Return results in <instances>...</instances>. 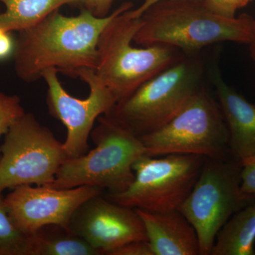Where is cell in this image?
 Returning a JSON list of instances; mask_svg holds the SVG:
<instances>
[{
    "label": "cell",
    "instance_id": "obj_1",
    "mask_svg": "<svg viewBox=\"0 0 255 255\" xmlns=\"http://www.w3.org/2000/svg\"><path fill=\"white\" fill-rule=\"evenodd\" d=\"M131 6L124 3L105 16H96L88 9L78 16H67L58 9L18 31L13 53L18 78L25 82H36L50 68L74 77L82 69L95 70L101 33L115 16Z\"/></svg>",
    "mask_w": 255,
    "mask_h": 255
},
{
    "label": "cell",
    "instance_id": "obj_2",
    "mask_svg": "<svg viewBox=\"0 0 255 255\" xmlns=\"http://www.w3.org/2000/svg\"><path fill=\"white\" fill-rule=\"evenodd\" d=\"M140 19L135 44L165 45L193 55L222 42L248 44L254 18L248 14L226 16L211 9L206 1L161 0L146 10Z\"/></svg>",
    "mask_w": 255,
    "mask_h": 255
},
{
    "label": "cell",
    "instance_id": "obj_3",
    "mask_svg": "<svg viewBox=\"0 0 255 255\" xmlns=\"http://www.w3.org/2000/svg\"><path fill=\"white\" fill-rule=\"evenodd\" d=\"M129 10L117 15L106 26L97 43L95 73L117 102L186 55L165 45L132 46L141 19L130 16Z\"/></svg>",
    "mask_w": 255,
    "mask_h": 255
},
{
    "label": "cell",
    "instance_id": "obj_4",
    "mask_svg": "<svg viewBox=\"0 0 255 255\" xmlns=\"http://www.w3.org/2000/svg\"><path fill=\"white\" fill-rule=\"evenodd\" d=\"M90 137L96 147L85 155L66 159L48 187L58 189L90 186L107 194L125 191L134 179L132 166L145 155L140 137L107 115L99 117Z\"/></svg>",
    "mask_w": 255,
    "mask_h": 255
},
{
    "label": "cell",
    "instance_id": "obj_5",
    "mask_svg": "<svg viewBox=\"0 0 255 255\" xmlns=\"http://www.w3.org/2000/svg\"><path fill=\"white\" fill-rule=\"evenodd\" d=\"M204 63L199 54L184 55L117 102L105 115L139 137L155 131L204 87Z\"/></svg>",
    "mask_w": 255,
    "mask_h": 255
},
{
    "label": "cell",
    "instance_id": "obj_6",
    "mask_svg": "<svg viewBox=\"0 0 255 255\" xmlns=\"http://www.w3.org/2000/svg\"><path fill=\"white\" fill-rule=\"evenodd\" d=\"M241 162L231 154L205 157L192 190L179 211L195 228L200 255H211L216 237L233 214L255 202L241 191Z\"/></svg>",
    "mask_w": 255,
    "mask_h": 255
},
{
    "label": "cell",
    "instance_id": "obj_7",
    "mask_svg": "<svg viewBox=\"0 0 255 255\" xmlns=\"http://www.w3.org/2000/svg\"><path fill=\"white\" fill-rule=\"evenodd\" d=\"M145 155L188 154L209 158L229 155V135L219 103L203 87L179 113L140 137Z\"/></svg>",
    "mask_w": 255,
    "mask_h": 255
},
{
    "label": "cell",
    "instance_id": "obj_8",
    "mask_svg": "<svg viewBox=\"0 0 255 255\" xmlns=\"http://www.w3.org/2000/svg\"><path fill=\"white\" fill-rule=\"evenodd\" d=\"M205 157L188 154L143 155L132 166L134 179L125 191L107 194L110 201L149 212L179 209L204 165Z\"/></svg>",
    "mask_w": 255,
    "mask_h": 255
},
{
    "label": "cell",
    "instance_id": "obj_9",
    "mask_svg": "<svg viewBox=\"0 0 255 255\" xmlns=\"http://www.w3.org/2000/svg\"><path fill=\"white\" fill-rule=\"evenodd\" d=\"M0 152V195L24 184L50 185L67 159L63 143L31 113L9 128Z\"/></svg>",
    "mask_w": 255,
    "mask_h": 255
},
{
    "label": "cell",
    "instance_id": "obj_10",
    "mask_svg": "<svg viewBox=\"0 0 255 255\" xmlns=\"http://www.w3.org/2000/svg\"><path fill=\"white\" fill-rule=\"evenodd\" d=\"M56 69L45 70L41 78L48 86L47 105L50 114L66 128L63 149L67 159L85 155L89 150L88 140L96 120L108 114L117 100L115 96L97 78L93 69H82L75 74L86 82L90 94L86 99L74 97L64 89Z\"/></svg>",
    "mask_w": 255,
    "mask_h": 255
},
{
    "label": "cell",
    "instance_id": "obj_11",
    "mask_svg": "<svg viewBox=\"0 0 255 255\" xmlns=\"http://www.w3.org/2000/svg\"><path fill=\"white\" fill-rule=\"evenodd\" d=\"M4 198L11 219L22 232L32 236L40 228L56 225L68 228L74 213L101 188L82 186L58 189L48 186H18Z\"/></svg>",
    "mask_w": 255,
    "mask_h": 255
},
{
    "label": "cell",
    "instance_id": "obj_12",
    "mask_svg": "<svg viewBox=\"0 0 255 255\" xmlns=\"http://www.w3.org/2000/svg\"><path fill=\"white\" fill-rule=\"evenodd\" d=\"M69 229L102 255H110L130 242L147 240L136 210L113 202L104 194L90 198L76 210Z\"/></svg>",
    "mask_w": 255,
    "mask_h": 255
},
{
    "label": "cell",
    "instance_id": "obj_13",
    "mask_svg": "<svg viewBox=\"0 0 255 255\" xmlns=\"http://www.w3.org/2000/svg\"><path fill=\"white\" fill-rule=\"evenodd\" d=\"M210 75L227 127L230 154L238 161L255 155V104L228 85L216 63Z\"/></svg>",
    "mask_w": 255,
    "mask_h": 255
},
{
    "label": "cell",
    "instance_id": "obj_14",
    "mask_svg": "<svg viewBox=\"0 0 255 255\" xmlns=\"http://www.w3.org/2000/svg\"><path fill=\"white\" fill-rule=\"evenodd\" d=\"M135 210L155 255H200L195 228L179 210L163 212Z\"/></svg>",
    "mask_w": 255,
    "mask_h": 255
},
{
    "label": "cell",
    "instance_id": "obj_15",
    "mask_svg": "<svg viewBox=\"0 0 255 255\" xmlns=\"http://www.w3.org/2000/svg\"><path fill=\"white\" fill-rule=\"evenodd\" d=\"M255 202L233 214L220 231L211 255H255Z\"/></svg>",
    "mask_w": 255,
    "mask_h": 255
},
{
    "label": "cell",
    "instance_id": "obj_16",
    "mask_svg": "<svg viewBox=\"0 0 255 255\" xmlns=\"http://www.w3.org/2000/svg\"><path fill=\"white\" fill-rule=\"evenodd\" d=\"M5 10L0 12V29L20 31L40 22L64 4L82 0H0Z\"/></svg>",
    "mask_w": 255,
    "mask_h": 255
},
{
    "label": "cell",
    "instance_id": "obj_17",
    "mask_svg": "<svg viewBox=\"0 0 255 255\" xmlns=\"http://www.w3.org/2000/svg\"><path fill=\"white\" fill-rule=\"evenodd\" d=\"M33 255H102L68 228L44 226L32 235Z\"/></svg>",
    "mask_w": 255,
    "mask_h": 255
},
{
    "label": "cell",
    "instance_id": "obj_18",
    "mask_svg": "<svg viewBox=\"0 0 255 255\" xmlns=\"http://www.w3.org/2000/svg\"><path fill=\"white\" fill-rule=\"evenodd\" d=\"M0 255H33L31 236L16 226L2 195H0Z\"/></svg>",
    "mask_w": 255,
    "mask_h": 255
},
{
    "label": "cell",
    "instance_id": "obj_19",
    "mask_svg": "<svg viewBox=\"0 0 255 255\" xmlns=\"http://www.w3.org/2000/svg\"><path fill=\"white\" fill-rule=\"evenodd\" d=\"M25 113L19 97L0 92V137Z\"/></svg>",
    "mask_w": 255,
    "mask_h": 255
},
{
    "label": "cell",
    "instance_id": "obj_20",
    "mask_svg": "<svg viewBox=\"0 0 255 255\" xmlns=\"http://www.w3.org/2000/svg\"><path fill=\"white\" fill-rule=\"evenodd\" d=\"M241 191L255 201V155L241 161Z\"/></svg>",
    "mask_w": 255,
    "mask_h": 255
},
{
    "label": "cell",
    "instance_id": "obj_21",
    "mask_svg": "<svg viewBox=\"0 0 255 255\" xmlns=\"http://www.w3.org/2000/svg\"><path fill=\"white\" fill-rule=\"evenodd\" d=\"M110 255H155L150 243L146 241L130 242L114 250Z\"/></svg>",
    "mask_w": 255,
    "mask_h": 255
},
{
    "label": "cell",
    "instance_id": "obj_22",
    "mask_svg": "<svg viewBox=\"0 0 255 255\" xmlns=\"http://www.w3.org/2000/svg\"><path fill=\"white\" fill-rule=\"evenodd\" d=\"M114 0H82V4L97 16H107Z\"/></svg>",
    "mask_w": 255,
    "mask_h": 255
},
{
    "label": "cell",
    "instance_id": "obj_23",
    "mask_svg": "<svg viewBox=\"0 0 255 255\" xmlns=\"http://www.w3.org/2000/svg\"><path fill=\"white\" fill-rule=\"evenodd\" d=\"M15 42L9 32L3 31L0 34V60L9 58L14 51Z\"/></svg>",
    "mask_w": 255,
    "mask_h": 255
},
{
    "label": "cell",
    "instance_id": "obj_24",
    "mask_svg": "<svg viewBox=\"0 0 255 255\" xmlns=\"http://www.w3.org/2000/svg\"><path fill=\"white\" fill-rule=\"evenodd\" d=\"M252 0H223L225 13L229 16H236V11L249 4Z\"/></svg>",
    "mask_w": 255,
    "mask_h": 255
},
{
    "label": "cell",
    "instance_id": "obj_25",
    "mask_svg": "<svg viewBox=\"0 0 255 255\" xmlns=\"http://www.w3.org/2000/svg\"><path fill=\"white\" fill-rule=\"evenodd\" d=\"M159 1H161V0H145V1H143V3H142L139 7H137V9H130L129 10V14H130V16H132V17H140L141 15L145 12L146 10L148 9V8H150L151 6H152V5L158 2ZM190 1H206V0H190Z\"/></svg>",
    "mask_w": 255,
    "mask_h": 255
},
{
    "label": "cell",
    "instance_id": "obj_26",
    "mask_svg": "<svg viewBox=\"0 0 255 255\" xmlns=\"http://www.w3.org/2000/svg\"><path fill=\"white\" fill-rule=\"evenodd\" d=\"M206 3L211 9L215 10L217 12L226 15L223 8V0H206ZM228 16V15H226Z\"/></svg>",
    "mask_w": 255,
    "mask_h": 255
},
{
    "label": "cell",
    "instance_id": "obj_27",
    "mask_svg": "<svg viewBox=\"0 0 255 255\" xmlns=\"http://www.w3.org/2000/svg\"><path fill=\"white\" fill-rule=\"evenodd\" d=\"M250 46V50H251V55L252 58L255 63V18L253 19V27H252L251 39L249 43H248Z\"/></svg>",
    "mask_w": 255,
    "mask_h": 255
},
{
    "label": "cell",
    "instance_id": "obj_28",
    "mask_svg": "<svg viewBox=\"0 0 255 255\" xmlns=\"http://www.w3.org/2000/svg\"><path fill=\"white\" fill-rule=\"evenodd\" d=\"M3 31L1 29H0V34H1V33H2Z\"/></svg>",
    "mask_w": 255,
    "mask_h": 255
}]
</instances>
